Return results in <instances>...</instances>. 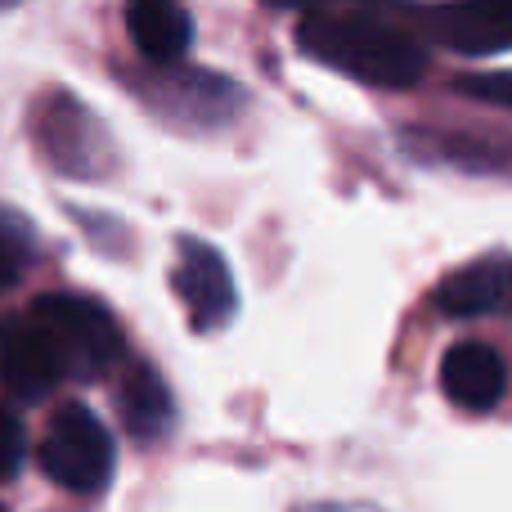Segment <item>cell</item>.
I'll use <instances>...</instances> for the list:
<instances>
[{"instance_id": "1", "label": "cell", "mask_w": 512, "mask_h": 512, "mask_svg": "<svg viewBox=\"0 0 512 512\" xmlns=\"http://www.w3.org/2000/svg\"><path fill=\"white\" fill-rule=\"evenodd\" d=\"M297 50L378 90H409L427 72L423 41L378 14H306L297 23Z\"/></svg>"}, {"instance_id": "2", "label": "cell", "mask_w": 512, "mask_h": 512, "mask_svg": "<svg viewBox=\"0 0 512 512\" xmlns=\"http://www.w3.org/2000/svg\"><path fill=\"white\" fill-rule=\"evenodd\" d=\"M36 324L50 333L54 351L63 360V373L77 382H95L122 360V328H117L113 310L99 306L95 297L81 292H45L27 306Z\"/></svg>"}, {"instance_id": "3", "label": "cell", "mask_w": 512, "mask_h": 512, "mask_svg": "<svg viewBox=\"0 0 512 512\" xmlns=\"http://www.w3.org/2000/svg\"><path fill=\"white\" fill-rule=\"evenodd\" d=\"M36 463L68 495H104L117 468L113 432L90 405H63L50 418V432L36 450Z\"/></svg>"}, {"instance_id": "4", "label": "cell", "mask_w": 512, "mask_h": 512, "mask_svg": "<svg viewBox=\"0 0 512 512\" xmlns=\"http://www.w3.org/2000/svg\"><path fill=\"white\" fill-rule=\"evenodd\" d=\"M153 77L140 81L144 99L158 113L180 117L194 131H216V126L234 122V113L243 108V90L230 77L207 68H176V63H153Z\"/></svg>"}, {"instance_id": "5", "label": "cell", "mask_w": 512, "mask_h": 512, "mask_svg": "<svg viewBox=\"0 0 512 512\" xmlns=\"http://www.w3.org/2000/svg\"><path fill=\"white\" fill-rule=\"evenodd\" d=\"M36 140H41L50 167L63 176H104L113 167V140H108L104 122L77 104L72 95H50L36 113Z\"/></svg>"}, {"instance_id": "6", "label": "cell", "mask_w": 512, "mask_h": 512, "mask_svg": "<svg viewBox=\"0 0 512 512\" xmlns=\"http://www.w3.org/2000/svg\"><path fill=\"white\" fill-rule=\"evenodd\" d=\"M176 297L185 306V319L194 333H221L239 315V283L230 274V261L203 239H180L176 252Z\"/></svg>"}, {"instance_id": "7", "label": "cell", "mask_w": 512, "mask_h": 512, "mask_svg": "<svg viewBox=\"0 0 512 512\" xmlns=\"http://www.w3.org/2000/svg\"><path fill=\"white\" fill-rule=\"evenodd\" d=\"M63 378L68 373H63L59 351H54L50 333L36 324L32 310L0 319V387L18 405H36V400L54 396Z\"/></svg>"}, {"instance_id": "8", "label": "cell", "mask_w": 512, "mask_h": 512, "mask_svg": "<svg viewBox=\"0 0 512 512\" xmlns=\"http://www.w3.org/2000/svg\"><path fill=\"white\" fill-rule=\"evenodd\" d=\"M445 319H512V256H477L436 283Z\"/></svg>"}, {"instance_id": "9", "label": "cell", "mask_w": 512, "mask_h": 512, "mask_svg": "<svg viewBox=\"0 0 512 512\" xmlns=\"http://www.w3.org/2000/svg\"><path fill=\"white\" fill-rule=\"evenodd\" d=\"M436 45L459 54H504L512 50V0H454L423 14Z\"/></svg>"}, {"instance_id": "10", "label": "cell", "mask_w": 512, "mask_h": 512, "mask_svg": "<svg viewBox=\"0 0 512 512\" xmlns=\"http://www.w3.org/2000/svg\"><path fill=\"white\" fill-rule=\"evenodd\" d=\"M441 391L454 400L459 409L486 414L504 400L508 391V364L495 346L486 342H459L445 351L441 360Z\"/></svg>"}, {"instance_id": "11", "label": "cell", "mask_w": 512, "mask_h": 512, "mask_svg": "<svg viewBox=\"0 0 512 512\" xmlns=\"http://www.w3.org/2000/svg\"><path fill=\"white\" fill-rule=\"evenodd\" d=\"M126 27L144 63H180L194 45V23L180 0H131Z\"/></svg>"}, {"instance_id": "12", "label": "cell", "mask_w": 512, "mask_h": 512, "mask_svg": "<svg viewBox=\"0 0 512 512\" xmlns=\"http://www.w3.org/2000/svg\"><path fill=\"white\" fill-rule=\"evenodd\" d=\"M117 414H122L126 432L135 436L140 445L149 441H162L176 423V405H171V387L158 378L153 364H131L117 387Z\"/></svg>"}, {"instance_id": "13", "label": "cell", "mask_w": 512, "mask_h": 512, "mask_svg": "<svg viewBox=\"0 0 512 512\" xmlns=\"http://www.w3.org/2000/svg\"><path fill=\"white\" fill-rule=\"evenodd\" d=\"M36 261V230L23 212L0 203V292L18 288Z\"/></svg>"}, {"instance_id": "14", "label": "cell", "mask_w": 512, "mask_h": 512, "mask_svg": "<svg viewBox=\"0 0 512 512\" xmlns=\"http://www.w3.org/2000/svg\"><path fill=\"white\" fill-rule=\"evenodd\" d=\"M405 144L418 153V158H441L454 162V167H472V171H490L495 158H490L486 140H459V135H441V140H427V135H405Z\"/></svg>"}, {"instance_id": "15", "label": "cell", "mask_w": 512, "mask_h": 512, "mask_svg": "<svg viewBox=\"0 0 512 512\" xmlns=\"http://www.w3.org/2000/svg\"><path fill=\"white\" fill-rule=\"evenodd\" d=\"M27 459V427L9 405H0V481L18 477Z\"/></svg>"}, {"instance_id": "16", "label": "cell", "mask_w": 512, "mask_h": 512, "mask_svg": "<svg viewBox=\"0 0 512 512\" xmlns=\"http://www.w3.org/2000/svg\"><path fill=\"white\" fill-rule=\"evenodd\" d=\"M463 95L472 99H486V104L512 108V72H486V77H463L459 81Z\"/></svg>"}, {"instance_id": "17", "label": "cell", "mask_w": 512, "mask_h": 512, "mask_svg": "<svg viewBox=\"0 0 512 512\" xmlns=\"http://www.w3.org/2000/svg\"><path fill=\"white\" fill-rule=\"evenodd\" d=\"M265 5H301L306 9V5H324V0H265Z\"/></svg>"}, {"instance_id": "18", "label": "cell", "mask_w": 512, "mask_h": 512, "mask_svg": "<svg viewBox=\"0 0 512 512\" xmlns=\"http://www.w3.org/2000/svg\"><path fill=\"white\" fill-rule=\"evenodd\" d=\"M0 5H9V0H0Z\"/></svg>"}]
</instances>
